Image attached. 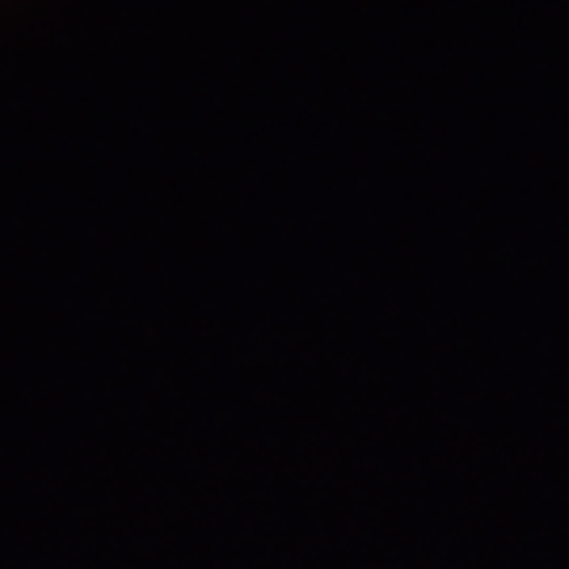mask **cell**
Segmentation results:
<instances>
[]
</instances>
